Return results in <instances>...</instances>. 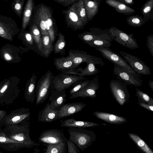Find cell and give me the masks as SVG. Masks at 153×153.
Here are the masks:
<instances>
[{"instance_id":"cell-44","label":"cell","mask_w":153,"mask_h":153,"mask_svg":"<svg viewBox=\"0 0 153 153\" xmlns=\"http://www.w3.org/2000/svg\"><path fill=\"white\" fill-rule=\"evenodd\" d=\"M78 0H53L56 2L64 6L67 7L71 6L76 2Z\"/></svg>"},{"instance_id":"cell-38","label":"cell","mask_w":153,"mask_h":153,"mask_svg":"<svg viewBox=\"0 0 153 153\" xmlns=\"http://www.w3.org/2000/svg\"><path fill=\"white\" fill-rule=\"evenodd\" d=\"M58 38L54 47V52L55 53H59L64 48L66 41L64 35L60 32L58 33Z\"/></svg>"},{"instance_id":"cell-31","label":"cell","mask_w":153,"mask_h":153,"mask_svg":"<svg viewBox=\"0 0 153 153\" xmlns=\"http://www.w3.org/2000/svg\"><path fill=\"white\" fill-rule=\"evenodd\" d=\"M143 17L148 21L153 19V0H148L143 4L141 10Z\"/></svg>"},{"instance_id":"cell-46","label":"cell","mask_w":153,"mask_h":153,"mask_svg":"<svg viewBox=\"0 0 153 153\" xmlns=\"http://www.w3.org/2000/svg\"><path fill=\"white\" fill-rule=\"evenodd\" d=\"M118 1L126 5H132L134 3L133 0H117Z\"/></svg>"},{"instance_id":"cell-34","label":"cell","mask_w":153,"mask_h":153,"mask_svg":"<svg viewBox=\"0 0 153 153\" xmlns=\"http://www.w3.org/2000/svg\"><path fill=\"white\" fill-rule=\"evenodd\" d=\"M131 139L145 153H153V152L146 143L138 136L133 133H129Z\"/></svg>"},{"instance_id":"cell-47","label":"cell","mask_w":153,"mask_h":153,"mask_svg":"<svg viewBox=\"0 0 153 153\" xmlns=\"http://www.w3.org/2000/svg\"><path fill=\"white\" fill-rule=\"evenodd\" d=\"M20 118V117L19 116H16L12 119V121L14 123L19 121Z\"/></svg>"},{"instance_id":"cell-37","label":"cell","mask_w":153,"mask_h":153,"mask_svg":"<svg viewBox=\"0 0 153 153\" xmlns=\"http://www.w3.org/2000/svg\"><path fill=\"white\" fill-rule=\"evenodd\" d=\"M135 96L138 100L150 105H153V99L143 91L137 88H136Z\"/></svg>"},{"instance_id":"cell-28","label":"cell","mask_w":153,"mask_h":153,"mask_svg":"<svg viewBox=\"0 0 153 153\" xmlns=\"http://www.w3.org/2000/svg\"><path fill=\"white\" fill-rule=\"evenodd\" d=\"M33 5V0H28L25 4L23 12L22 30H25L27 28L30 19Z\"/></svg>"},{"instance_id":"cell-29","label":"cell","mask_w":153,"mask_h":153,"mask_svg":"<svg viewBox=\"0 0 153 153\" xmlns=\"http://www.w3.org/2000/svg\"><path fill=\"white\" fill-rule=\"evenodd\" d=\"M30 33L31 35L39 50L42 52V46L41 34L37 25L34 22L30 26Z\"/></svg>"},{"instance_id":"cell-35","label":"cell","mask_w":153,"mask_h":153,"mask_svg":"<svg viewBox=\"0 0 153 153\" xmlns=\"http://www.w3.org/2000/svg\"><path fill=\"white\" fill-rule=\"evenodd\" d=\"M147 21L139 15H132L126 18V22L129 26L134 27H140Z\"/></svg>"},{"instance_id":"cell-22","label":"cell","mask_w":153,"mask_h":153,"mask_svg":"<svg viewBox=\"0 0 153 153\" xmlns=\"http://www.w3.org/2000/svg\"><path fill=\"white\" fill-rule=\"evenodd\" d=\"M93 114L98 118L111 124H120L127 121L126 118L111 113L95 111Z\"/></svg>"},{"instance_id":"cell-5","label":"cell","mask_w":153,"mask_h":153,"mask_svg":"<svg viewBox=\"0 0 153 153\" xmlns=\"http://www.w3.org/2000/svg\"><path fill=\"white\" fill-rule=\"evenodd\" d=\"M109 30L113 40L122 45L131 49L139 48L132 33H126L114 26L111 27Z\"/></svg>"},{"instance_id":"cell-40","label":"cell","mask_w":153,"mask_h":153,"mask_svg":"<svg viewBox=\"0 0 153 153\" xmlns=\"http://www.w3.org/2000/svg\"><path fill=\"white\" fill-rule=\"evenodd\" d=\"M37 76L34 74L33 75L30 81L28 90V92L30 94L31 100L33 101L35 97L34 90L36 85V81Z\"/></svg>"},{"instance_id":"cell-32","label":"cell","mask_w":153,"mask_h":153,"mask_svg":"<svg viewBox=\"0 0 153 153\" xmlns=\"http://www.w3.org/2000/svg\"><path fill=\"white\" fill-rule=\"evenodd\" d=\"M76 13L85 25L88 23L84 6V0H78L74 3Z\"/></svg>"},{"instance_id":"cell-42","label":"cell","mask_w":153,"mask_h":153,"mask_svg":"<svg viewBox=\"0 0 153 153\" xmlns=\"http://www.w3.org/2000/svg\"><path fill=\"white\" fill-rule=\"evenodd\" d=\"M66 143L68 149V153H79L78 148L73 143L67 139Z\"/></svg>"},{"instance_id":"cell-3","label":"cell","mask_w":153,"mask_h":153,"mask_svg":"<svg viewBox=\"0 0 153 153\" xmlns=\"http://www.w3.org/2000/svg\"><path fill=\"white\" fill-rule=\"evenodd\" d=\"M54 76L48 70L39 80L35 90L37 105L42 103L49 96Z\"/></svg>"},{"instance_id":"cell-24","label":"cell","mask_w":153,"mask_h":153,"mask_svg":"<svg viewBox=\"0 0 153 153\" xmlns=\"http://www.w3.org/2000/svg\"><path fill=\"white\" fill-rule=\"evenodd\" d=\"M101 0H84V6L88 20H91L97 14Z\"/></svg>"},{"instance_id":"cell-36","label":"cell","mask_w":153,"mask_h":153,"mask_svg":"<svg viewBox=\"0 0 153 153\" xmlns=\"http://www.w3.org/2000/svg\"><path fill=\"white\" fill-rule=\"evenodd\" d=\"M90 80H85L84 81H79L75 82L72 85V88L69 91L70 96L80 91L84 88L89 83Z\"/></svg>"},{"instance_id":"cell-1","label":"cell","mask_w":153,"mask_h":153,"mask_svg":"<svg viewBox=\"0 0 153 153\" xmlns=\"http://www.w3.org/2000/svg\"><path fill=\"white\" fill-rule=\"evenodd\" d=\"M2 131L8 137L20 143L23 148H32L40 145V143H36L30 138L28 125L9 126Z\"/></svg>"},{"instance_id":"cell-6","label":"cell","mask_w":153,"mask_h":153,"mask_svg":"<svg viewBox=\"0 0 153 153\" xmlns=\"http://www.w3.org/2000/svg\"><path fill=\"white\" fill-rule=\"evenodd\" d=\"M16 22L11 18L0 15V36L10 41L20 31Z\"/></svg>"},{"instance_id":"cell-27","label":"cell","mask_w":153,"mask_h":153,"mask_svg":"<svg viewBox=\"0 0 153 153\" xmlns=\"http://www.w3.org/2000/svg\"><path fill=\"white\" fill-rule=\"evenodd\" d=\"M86 63L87 66L85 68H79L76 70L75 72H69L68 74L84 76L95 75L100 72L94 63L89 62Z\"/></svg>"},{"instance_id":"cell-33","label":"cell","mask_w":153,"mask_h":153,"mask_svg":"<svg viewBox=\"0 0 153 153\" xmlns=\"http://www.w3.org/2000/svg\"><path fill=\"white\" fill-rule=\"evenodd\" d=\"M42 53L45 58H48L53 50L52 44L48 35L42 36Z\"/></svg>"},{"instance_id":"cell-43","label":"cell","mask_w":153,"mask_h":153,"mask_svg":"<svg viewBox=\"0 0 153 153\" xmlns=\"http://www.w3.org/2000/svg\"><path fill=\"white\" fill-rule=\"evenodd\" d=\"M146 45L149 51L153 56V34L148 35L147 37Z\"/></svg>"},{"instance_id":"cell-51","label":"cell","mask_w":153,"mask_h":153,"mask_svg":"<svg viewBox=\"0 0 153 153\" xmlns=\"http://www.w3.org/2000/svg\"><path fill=\"white\" fill-rule=\"evenodd\" d=\"M0 153H2L1 151H0Z\"/></svg>"},{"instance_id":"cell-11","label":"cell","mask_w":153,"mask_h":153,"mask_svg":"<svg viewBox=\"0 0 153 153\" xmlns=\"http://www.w3.org/2000/svg\"><path fill=\"white\" fill-rule=\"evenodd\" d=\"M68 56L77 67L83 62H92L101 66L105 65L101 58L88 54L87 52L83 51L70 50L69 51Z\"/></svg>"},{"instance_id":"cell-9","label":"cell","mask_w":153,"mask_h":153,"mask_svg":"<svg viewBox=\"0 0 153 153\" xmlns=\"http://www.w3.org/2000/svg\"><path fill=\"white\" fill-rule=\"evenodd\" d=\"M113 74L119 80L127 85L139 87L142 85L143 80L138 74H133L127 70L114 64Z\"/></svg>"},{"instance_id":"cell-2","label":"cell","mask_w":153,"mask_h":153,"mask_svg":"<svg viewBox=\"0 0 153 153\" xmlns=\"http://www.w3.org/2000/svg\"><path fill=\"white\" fill-rule=\"evenodd\" d=\"M68 131L69 140L82 151L90 146L95 139L92 131L83 128H69Z\"/></svg>"},{"instance_id":"cell-7","label":"cell","mask_w":153,"mask_h":153,"mask_svg":"<svg viewBox=\"0 0 153 153\" xmlns=\"http://www.w3.org/2000/svg\"><path fill=\"white\" fill-rule=\"evenodd\" d=\"M109 86L112 95L120 105H123L129 101L130 96L124 83L119 79H112Z\"/></svg>"},{"instance_id":"cell-4","label":"cell","mask_w":153,"mask_h":153,"mask_svg":"<svg viewBox=\"0 0 153 153\" xmlns=\"http://www.w3.org/2000/svg\"><path fill=\"white\" fill-rule=\"evenodd\" d=\"M88 78L83 76L64 73L54 76L52 83L51 89L59 91L65 90L70 88L76 82L85 80Z\"/></svg>"},{"instance_id":"cell-50","label":"cell","mask_w":153,"mask_h":153,"mask_svg":"<svg viewBox=\"0 0 153 153\" xmlns=\"http://www.w3.org/2000/svg\"><path fill=\"white\" fill-rule=\"evenodd\" d=\"M7 87V85H5L1 90V92L2 93H3L6 89Z\"/></svg>"},{"instance_id":"cell-41","label":"cell","mask_w":153,"mask_h":153,"mask_svg":"<svg viewBox=\"0 0 153 153\" xmlns=\"http://www.w3.org/2000/svg\"><path fill=\"white\" fill-rule=\"evenodd\" d=\"M22 36V40L29 45H33V40L31 34L25 30H22L20 33Z\"/></svg>"},{"instance_id":"cell-13","label":"cell","mask_w":153,"mask_h":153,"mask_svg":"<svg viewBox=\"0 0 153 153\" xmlns=\"http://www.w3.org/2000/svg\"><path fill=\"white\" fill-rule=\"evenodd\" d=\"M67 139L61 131L51 129L43 131L38 137V142L43 144H54L66 142Z\"/></svg>"},{"instance_id":"cell-16","label":"cell","mask_w":153,"mask_h":153,"mask_svg":"<svg viewBox=\"0 0 153 153\" xmlns=\"http://www.w3.org/2000/svg\"><path fill=\"white\" fill-rule=\"evenodd\" d=\"M99 88V77L96 76L90 80L87 86L80 91L70 96L69 98L72 99L79 97L94 98L97 97V91Z\"/></svg>"},{"instance_id":"cell-48","label":"cell","mask_w":153,"mask_h":153,"mask_svg":"<svg viewBox=\"0 0 153 153\" xmlns=\"http://www.w3.org/2000/svg\"><path fill=\"white\" fill-rule=\"evenodd\" d=\"M149 85L152 91H153V81L152 80H149Z\"/></svg>"},{"instance_id":"cell-25","label":"cell","mask_w":153,"mask_h":153,"mask_svg":"<svg viewBox=\"0 0 153 153\" xmlns=\"http://www.w3.org/2000/svg\"><path fill=\"white\" fill-rule=\"evenodd\" d=\"M60 126L68 128H84L98 126L100 124L93 122L76 120L74 118L61 120Z\"/></svg>"},{"instance_id":"cell-8","label":"cell","mask_w":153,"mask_h":153,"mask_svg":"<svg viewBox=\"0 0 153 153\" xmlns=\"http://www.w3.org/2000/svg\"><path fill=\"white\" fill-rule=\"evenodd\" d=\"M36 7L34 11L42 19L52 44L55 40L56 30L50 9L43 4L38 5Z\"/></svg>"},{"instance_id":"cell-12","label":"cell","mask_w":153,"mask_h":153,"mask_svg":"<svg viewBox=\"0 0 153 153\" xmlns=\"http://www.w3.org/2000/svg\"><path fill=\"white\" fill-rule=\"evenodd\" d=\"M90 31H85L79 34L78 37L84 42L88 44L92 41L101 39L112 41L109 30L93 27Z\"/></svg>"},{"instance_id":"cell-30","label":"cell","mask_w":153,"mask_h":153,"mask_svg":"<svg viewBox=\"0 0 153 153\" xmlns=\"http://www.w3.org/2000/svg\"><path fill=\"white\" fill-rule=\"evenodd\" d=\"M46 150L43 153H67L66 142H61L54 144H47Z\"/></svg>"},{"instance_id":"cell-20","label":"cell","mask_w":153,"mask_h":153,"mask_svg":"<svg viewBox=\"0 0 153 153\" xmlns=\"http://www.w3.org/2000/svg\"><path fill=\"white\" fill-rule=\"evenodd\" d=\"M54 64L57 69L64 74L75 71L77 67L68 56L55 59Z\"/></svg>"},{"instance_id":"cell-10","label":"cell","mask_w":153,"mask_h":153,"mask_svg":"<svg viewBox=\"0 0 153 153\" xmlns=\"http://www.w3.org/2000/svg\"><path fill=\"white\" fill-rule=\"evenodd\" d=\"M119 53L130 66L137 74L146 75L151 74L150 68L139 58L124 51H120Z\"/></svg>"},{"instance_id":"cell-18","label":"cell","mask_w":153,"mask_h":153,"mask_svg":"<svg viewBox=\"0 0 153 153\" xmlns=\"http://www.w3.org/2000/svg\"><path fill=\"white\" fill-rule=\"evenodd\" d=\"M86 106V104L82 102L65 104L59 110L58 119L71 116L81 111Z\"/></svg>"},{"instance_id":"cell-17","label":"cell","mask_w":153,"mask_h":153,"mask_svg":"<svg viewBox=\"0 0 153 153\" xmlns=\"http://www.w3.org/2000/svg\"><path fill=\"white\" fill-rule=\"evenodd\" d=\"M66 100L65 90H51L49 95V102L53 109L59 110L65 104Z\"/></svg>"},{"instance_id":"cell-19","label":"cell","mask_w":153,"mask_h":153,"mask_svg":"<svg viewBox=\"0 0 153 153\" xmlns=\"http://www.w3.org/2000/svg\"><path fill=\"white\" fill-rule=\"evenodd\" d=\"M59 110L53 109L48 102L39 113L38 120L42 122L50 123L58 120Z\"/></svg>"},{"instance_id":"cell-39","label":"cell","mask_w":153,"mask_h":153,"mask_svg":"<svg viewBox=\"0 0 153 153\" xmlns=\"http://www.w3.org/2000/svg\"><path fill=\"white\" fill-rule=\"evenodd\" d=\"M25 0H16L12 2L11 6L16 14L20 17L22 14V10Z\"/></svg>"},{"instance_id":"cell-14","label":"cell","mask_w":153,"mask_h":153,"mask_svg":"<svg viewBox=\"0 0 153 153\" xmlns=\"http://www.w3.org/2000/svg\"><path fill=\"white\" fill-rule=\"evenodd\" d=\"M105 59L121 67L125 68L133 74H137L132 69L126 61L120 55L112 51L109 48H95Z\"/></svg>"},{"instance_id":"cell-49","label":"cell","mask_w":153,"mask_h":153,"mask_svg":"<svg viewBox=\"0 0 153 153\" xmlns=\"http://www.w3.org/2000/svg\"><path fill=\"white\" fill-rule=\"evenodd\" d=\"M40 150L38 149L35 148L34 149V152L33 153H39Z\"/></svg>"},{"instance_id":"cell-45","label":"cell","mask_w":153,"mask_h":153,"mask_svg":"<svg viewBox=\"0 0 153 153\" xmlns=\"http://www.w3.org/2000/svg\"><path fill=\"white\" fill-rule=\"evenodd\" d=\"M138 104L141 107L148 110L153 112V105H150L144 102H143L139 100H138Z\"/></svg>"},{"instance_id":"cell-15","label":"cell","mask_w":153,"mask_h":153,"mask_svg":"<svg viewBox=\"0 0 153 153\" xmlns=\"http://www.w3.org/2000/svg\"><path fill=\"white\" fill-rule=\"evenodd\" d=\"M74 3L62 13L67 26L76 31L83 29L85 25L76 13Z\"/></svg>"},{"instance_id":"cell-21","label":"cell","mask_w":153,"mask_h":153,"mask_svg":"<svg viewBox=\"0 0 153 153\" xmlns=\"http://www.w3.org/2000/svg\"><path fill=\"white\" fill-rule=\"evenodd\" d=\"M0 147L8 151L14 152L23 148L19 142L8 137L0 128Z\"/></svg>"},{"instance_id":"cell-26","label":"cell","mask_w":153,"mask_h":153,"mask_svg":"<svg viewBox=\"0 0 153 153\" xmlns=\"http://www.w3.org/2000/svg\"><path fill=\"white\" fill-rule=\"evenodd\" d=\"M105 2L107 4L113 7L119 13L129 15L136 12L134 9L122 3L117 0H107Z\"/></svg>"},{"instance_id":"cell-23","label":"cell","mask_w":153,"mask_h":153,"mask_svg":"<svg viewBox=\"0 0 153 153\" xmlns=\"http://www.w3.org/2000/svg\"><path fill=\"white\" fill-rule=\"evenodd\" d=\"M0 53L1 56L4 59L10 61L15 58L19 57L20 51L19 48L13 45L6 44L1 48Z\"/></svg>"}]
</instances>
